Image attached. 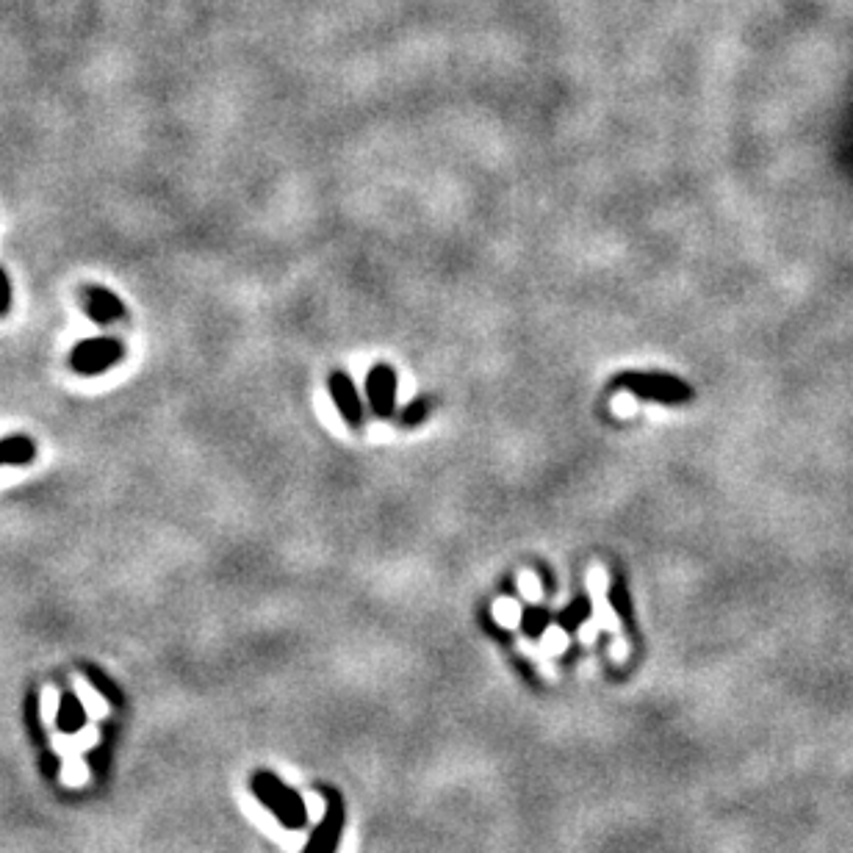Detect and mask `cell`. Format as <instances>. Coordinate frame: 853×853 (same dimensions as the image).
I'll list each match as a JSON object with an SVG mask.
<instances>
[{"instance_id": "obj_1", "label": "cell", "mask_w": 853, "mask_h": 853, "mask_svg": "<svg viewBox=\"0 0 853 853\" xmlns=\"http://www.w3.org/2000/svg\"><path fill=\"white\" fill-rule=\"evenodd\" d=\"M253 790L255 795L280 817L283 826H289V829H302V826H305L308 812H305L302 798L297 793H291L289 787L277 779V776H272V773H255Z\"/></svg>"}, {"instance_id": "obj_2", "label": "cell", "mask_w": 853, "mask_h": 853, "mask_svg": "<svg viewBox=\"0 0 853 853\" xmlns=\"http://www.w3.org/2000/svg\"><path fill=\"white\" fill-rule=\"evenodd\" d=\"M122 358H125V347L117 338H86L70 349V369L81 377H97V374L109 372L111 366H117Z\"/></svg>"}, {"instance_id": "obj_3", "label": "cell", "mask_w": 853, "mask_h": 853, "mask_svg": "<svg viewBox=\"0 0 853 853\" xmlns=\"http://www.w3.org/2000/svg\"><path fill=\"white\" fill-rule=\"evenodd\" d=\"M618 383L632 388L640 397L660 399V402H685L690 397V388L685 383H679L676 377H665V374H624Z\"/></svg>"}, {"instance_id": "obj_4", "label": "cell", "mask_w": 853, "mask_h": 853, "mask_svg": "<svg viewBox=\"0 0 853 853\" xmlns=\"http://www.w3.org/2000/svg\"><path fill=\"white\" fill-rule=\"evenodd\" d=\"M81 302H84L86 316L95 325H111L117 319H125L122 300L117 294H111L109 289H103V286H86L84 294H81Z\"/></svg>"}, {"instance_id": "obj_5", "label": "cell", "mask_w": 853, "mask_h": 853, "mask_svg": "<svg viewBox=\"0 0 853 853\" xmlns=\"http://www.w3.org/2000/svg\"><path fill=\"white\" fill-rule=\"evenodd\" d=\"M341 823H344L341 804H338L336 795H327V815L322 820V826L313 831L305 853H336L338 840H341Z\"/></svg>"}, {"instance_id": "obj_6", "label": "cell", "mask_w": 853, "mask_h": 853, "mask_svg": "<svg viewBox=\"0 0 853 853\" xmlns=\"http://www.w3.org/2000/svg\"><path fill=\"white\" fill-rule=\"evenodd\" d=\"M369 402L377 416H391L394 410V394H397V374L391 366H374L369 380H366Z\"/></svg>"}, {"instance_id": "obj_7", "label": "cell", "mask_w": 853, "mask_h": 853, "mask_svg": "<svg viewBox=\"0 0 853 853\" xmlns=\"http://www.w3.org/2000/svg\"><path fill=\"white\" fill-rule=\"evenodd\" d=\"M330 394H333V402L336 408L341 410V416L349 421V424H361L363 419V408H361V397L355 391V385L349 380L344 372H336L330 377Z\"/></svg>"}, {"instance_id": "obj_8", "label": "cell", "mask_w": 853, "mask_h": 853, "mask_svg": "<svg viewBox=\"0 0 853 853\" xmlns=\"http://www.w3.org/2000/svg\"><path fill=\"white\" fill-rule=\"evenodd\" d=\"M37 457V444L28 435L0 438V466H28Z\"/></svg>"}, {"instance_id": "obj_9", "label": "cell", "mask_w": 853, "mask_h": 853, "mask_svg": "<svg viewBox=\"0 0 853 853\" xmlns=\"http://www.w3.org/2000/svg\"><path fill=\"white\" fill-rule=\"evenodd\" d=\"M86 723V709L81 704V698L75 696L73 690H64L59 701V712H56V726L61 732L75 734L84 729Z\"/></svg>"}, {"instance_id": "obj_10", "label": "cell", "mask_w": 853, "mask_h": 853, "mask_svg": "<svg viewBox=\"0 0 853 853\" xmlns=\"http://www.w3.org/2000/svg\"><path fill=\"white\" fill-rule=\"evenodd\" d=\"M25 729L31 734V743L37 748H48V734H45V726H42V718H39V693L31 690L25 696Z\"/></svg>"}, {"instance_id": "obj_11", "label": "cell", "mask_w": 853, "mask_h": 853, "mask_svg": "<svg viewBox=\"0 0 853 853\" xmlns=\"http://www.w3.org/2000/svg\"><path fill=\"white\" fill-rule=\"evenodd\" d=\"M81 671H84V676H86V679H89V685L95 687L100 696L109 698L111 704H120V701H122L120 687H114V682H111L106 673L97 671V668H92V665H86V668H81Z\"/></svg>"}, {"instance_id": "obj_12", "label": "cell", "mask_w": 853, "mask_h": 853, "mask_svg": "<svg viewBox=\"0 0 853 853\" xmlns=\"http://www.w3.org/2000/svg\"><path fill=\"white\" fill-rule=\"evenodd\" d=\"M433 410V399H424V397H416L413 402H410L408 408H405V413H402V424L405 427H416V424H421V421L427 419V413Z\"/></svg>"}, {"instance_id": "obj_13", "label": "cell", "mask_w": 853, "mask_h": 853, "mask_svg": "<svg viewBox=\"0 0 853 853\" xmlns=\"http://www.w3.org/2000/svg\"><path fill=\"white\" fill-rule=\"evenodd\" d=\"M12 311V280L6 275V269L0 266V319L9 316Z\"/></svg>"}, {"instance_id": "obj_14", "label": "cell", "mask_w": 853, "mask_h": 853, "mask_svg": "<svg viewBox=\"0 0 853 853\" xmlns=\"http://www.w3.org/2000/svg\"><path fill=\"white\" fill-rule=\"evenodd\" d=\"M39 768H42V776L45 779H56L61 768V759L50 751V748H42V757H39Z\"/></svg>"}, {"instance_id": "obj_15", "label": "cell", "mask_w": 853, "mask_h": 853, "mask_svg": "<svg viewBox=\"0 0 853 853\" xmlns=\"http://www.w3.org/2000/svg\"><path fill=\"white\" fill-rule=\"evenodd\" d=\"M585 615H588V601L577 599L574 604H571V607H568V610H565L563 615H560V618H563V624L577 626V624H582V618H585Z\"/></svg>"}, {"instance_id": "obj_16", "label": "cell", "mask_w": 853, "mask_h": 853, "mask_svg": "<svg viewBox=\"0 0 853 853\" xmlns=\"http://www.w3.org/2000/svg\"><path fill=\"white\" fill-rule=\"evenodd\" d=\"M546 613H541V610H529L527 615H524V629H527V635H541L543 629H546Z\"/></svg>"}]
</instances>
